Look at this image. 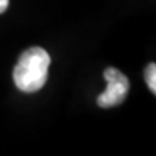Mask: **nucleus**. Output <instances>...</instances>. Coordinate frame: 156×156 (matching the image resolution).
I'll use <instances>...</instances> for the list:
<instances>
[{"mask_svg": "<svg viewBox=\"0 0 156 156\" xmlns=\"http://www.w3.org/2000/svg\"><path fill=\"white\" fill-rule=\"evenodd\" d=\"M7 7H9V0H0V15L5 13Z\"/></svg>", "mask_w": 156, "mask_h": 156, "instance_id": "obj_4", "label": "nucleus"}, {"mask_svg": "<svg viewBox=\"0 0 156 156\" xmlns=\"http://www.w3.org/2000/svg\"><path fill=\"white\" fill-rule=\"evenodd\" d=\"M103 75L107 81V88L97 98L98 107L112 108V107L120 106L126 100L129 90H130L129 78L123 73H120L117 68H107Z\"/></svg>", "mask_w": 156, "mask_h": 156, "instance_id": "obj_2", "label": "nucleus"}, {"mask_svg": "<svg viewBox=\"0 0 156 156\" xmlns=\"http://www.w3.org/2000/svg\"><path fill=\"white\" fill-rule=\"evenodd\" d=\"M51 58L49 54L41 48L32 46L25 51L13 69V81L23 93H36L48 80Z\"/></svg>", "mask_w": 156, "mask_h": 156, "instance_id": "obj_1", "label": "nucleus"}, {"mask_svg": "<svg viewBox=\"0 0 156 156\" xmlns=\"http://www.w3.org/2000/svg\"><path fill=\"white\" fill-rule=\"evenodd\" d=\"M145 80H146V84L147 87L151 90L152 93L155 94L156 93V65L152 62L146 67V71H145Z\"/></svg>", "mask_w": 156, "mask_h": 156, "instance_id": "obj_3", "label": "nucleus"}]
</instances>
